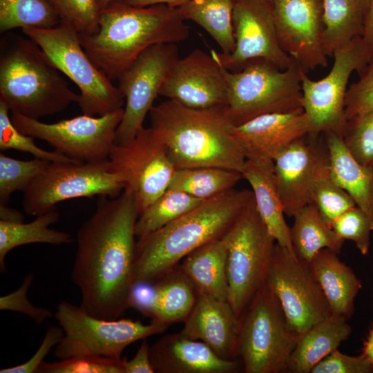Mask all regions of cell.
Wrapping results in <instances>:
<instances>
[{"mask_svg": "<svg viewBox=\"0 0 373 373\" xmlns=\"http://www.w3.org/2000/svg\"><path fill=\"white\" fill-rule=\"evenodd\" d=\"M140 212L133 193L99 196L95 212L77 233L71 278L80 306L90 314L115 320L129 308Z\"/></svg>", "mask_w": 373, "mask_h": 373, "instance_id": "cell-1", "label": "cell"}, {"mask_svg": "<svg viewBox=\"0 0 373 373\" xmlns=\"http://www.w3.org/2000/svg\"><path fill=\"white\" fill-rule=\"evenodd\" d=\"M189 35L177 8L140 7L115 0L102 9L96 32L79 36L93 62L113 80L151 46L178 44Z\"/></svg>", "mask_w": 373, "mask_h": 373, "instance_id": "cell-2", "label": "cell"}, {"mask_svg": "<svg viewBox=\"0 0 373 373\" xmlns=\"http://www.w3.org/2000/svg\"><path fill=\"white\" fill-rule=\"evenodd\" d=\"M151 128L176 169L218 167L242 172L245 156L231 134L227 106L195 109L168 99L153 106Z\"/></svg>", "mask_w": 373, "mask_h": 373, "instance_id": "cell-3", "label": "cell"}, {"mask_svg": "<svg viewBox=\"0 0 373 373\" xmlns=\"http://www.w3.org/2000/svg\"><path fill=\"white\" fill-rule=\"evenodd\" d=\"M253 196L233 188L137 239L133 283H155L190 253L221 238Z\"/></svg>", "mask_w": 373, "mask_h": 373, "instance_id": "cell-4", "label": "cell"}, {"mask_svg": "<svg viewBox=\"0 0 373 373\" xmlns=\"http://www.w3.org/2000/svg\"><path fill=\"white\" fill-rule=\"evenodd\" d=\"M1 41L0 102L10 111L39 119L78 102L79 94L32 40L16 37Z\"/></svg>", "mask_w": 373, "mask_h": 373, "instance_id": "cell-5", "label": "cell"}, {"mask_svg": "<svg viewBox=\"0 0 373 373\" xmlns=\"http://www.w3.org/2000/svg\"><path fill=\"white\" fill-rule=\"evenodd\" d=\"M303 70L295 60L288 68L280 70L263 59L250 60L238 71L224 68L227 108L234 126L266 114L303 111Z\"/></svg>", "mask_w": 373, "mask_h": 373, "instance_id": "cell-6", "label": "cell"}, {"mask_svg": "<svg viewBox=\"0 0 373 373\" xmlns=\"http://www.w3.org/2000/svg\"><path fill=\"white\" fill-rule=\"evenodd\" d=\"M22 32L77 86V104L83 114L103 115L122 108L124 97L119 88L93 62L74 29L60 23L50 28H23Z\"/></svg>", "mask_w": 373, "mask_h": 373, "instance_id": "cell-7", "label": "cell"}, {"mask_svg": "<svg viewBox=\"0 0 373 373\" xmlns=\"http://www.w3.org/2000/svg\"><path fill=\"white\" fill-rule=\"evenodd\" d=\"M222 239L227 251L228 302L240 318L266 283L276 244L259 215L254 196Z\"/></svg>", "mask_w": 373, "mask_h": 373, "instance_id": "cell-8", "label": "cell"}, {"mask_svg": "<svg viewBox=\"0 0 373 373\" xmlns=\"http://www.w3.org/2000/svg\"><path fill=\"white\" fill-rule=\"evenodd\" d=\"M239 319L236 357L241 358L244 372L287 371L300 335L289 327L280 302L266 284Z\"/></svg>", "mask_w": 373, "mask_h": 373, "instance_id": "cell-9", "label": "cell"}, {"mask_svg": "<svg viewBox=\"0 0 373 373\" xmlns=\"http://www.w3.org/2000/svg\"><path fill=\"white\" fill-rule=\"evenodd\" d=\"M55 316L64 331L55 350V356L59 360L84 356L121 358L129 345L169 327L154 321L145 325L127 318H99L66 300L57 305Z\"/></svg>", "mask_w": 373, "mask_h": 373, "instance_id": "cell-10", "label": "cell"}, {"mask_svg": "<svg viewBox=\"0 0 373 373\" xmlns=\"http://www.w3.org/2000/svg\"><path fill=\"white\" fill-rule=\"evenodd\" d=\"M123 178L109 159L102 162H50L23 191V208L39 216L70 199L117 197L124 189Z\"/></svg>", "mask_w": 373, "mask_h": 373, "instance_id": "cell-11", "label": "cell"}, {"mask_svg": "<svg viewBox=\"0 0 373 373\" xmlns=\"http://www.w3.org/2000/svg\"><path fill=\"white\" fill-rule=\"evenodd\" d=\"M334 64L323 79L314 81L301 73L302 107L309 125V135L332 132L343 137L346 123L345 98L352 73H358L373 57V50L362 36H357L334 52Z\"/></svg>", "mask_w": 373, "mask_h": 373, "instance_id": "cell-12", "label": "cell"}, {"mask_svg": "<svg viewBox=\"0 0 373 373\" xmlns=\"http://www.w3.org/2000/svg\"><path fill=\"white\" fill-rule=\"evenodd\" d=\"M124 108L98 117L81 115L55 123H45L11 111L14 125L23 133L46 141L55 151L85 162L108 160L115 142Z\"/></svg>", "mask_w": 373, "mask_h": 373, "instance_id": "cell-13", "label": "cell"}, {"mask_svg": "<svg viewBox=\"0 0 373 373\" xmlns=\"http://www.w3.org/2000/svg\"><path fill=\"white\" fill-rule=\"evenodd\" d=\"M265 284L280 302L289 327L299 335L333 315L308 265L277 242Z\"/></svg>", "mask_w": 373, "mask_h": 373, "instance_id": "cell-14", "label": "cell"}, {"mask_svg": "<svg viewBox=\"0 0 373 373\" xmlns=\"http://www.w3.org/2000/svg\"><path fill=\"white\" fill-rule=\"evenodd\" d=\"M108 159L123 178L124 189L133 193L140 213L168 189L176 171L166 146L151 127L126 142H115Z\"/></svg>", "mask_w": 373, "mask_h": 373, "instance_id": "cell-15", "label": "cell"}, {"mask_svg": "<svg viewBox=\"0 0 373 373\" xmlns=\"http://www.w3.org/2000/svg\"><path fill=\"white\" fill-rule=\"evenodd\" d=\"M178 58L176 44H155L142 52L118 77L117 86L126 104L115 143L131 140L144 128L146 115Z\"/></svg>", "mask_w": 373, "mask_h": 373, "instance_id": "cell-16", "label": "cell"}, {"mask_svg": "<svg viewBox=\"0 0 373 373\" xmlns=\"http://www.w3.org/2000/svg\"><path fill=\"white\" fill-rule=\"evenodd\" d=\"M233 24V52L226 55L212 49L210 52L224 68L236 72L250 60L263 59L285 70L294 62L280 45L271 1L236 0Z\"/></svg>", "mask_w": 373, "mask_h": 373, "instance_id": "cell-17", "label": "cell"}, {"mask_svg": "<svg viewBox=\"0 0 373 373\" xmlns=\"http://www.w3.org/2000/svg\"><path fill=\"white\" fill-rule=\"evenodd\" d=\"M282 49L307 73L327 66L322 0H271Z\"/></svg>", "mask_w": 373, "mask_h": 373, "instance_id": "cell-18", "label": "cell"}, {"mask_svg": "<svg viewBox=\"0 0 373 373\" xmlns=\"http://www.w3.org/2000/svg\"><path fill=\"white\" fill-rule=\"evenodd\" d=\"M275 178L285 214L291 217L312 202L314 184L329 169L324 134L306 135L288 145L274 160Z\"/></svg>", "mask_w": 373, "mask_h": 373, "instance_id": "cell-19", "label": "cell"}, {"mask_svg": "<svg viewBox=\"0 0 373 373\" xmlns=\"http://www.w3.org/2000/svg\"><path fill=\"white\" fill-rule=\"evenodd\" d=\"M160 95L191 108L227 106L224 68L211 54L195 48L175 61Z\"/></svg>", "mask_w": 373, "mask_h": 373, "instance_id": "cell-20", "label": "cell"}, {"mask_svg": "<svg viewBox=\"0 0 373 373\" xmlns=\"http://www.w3.org/2000/svg\"><path fill=\"white\" fill-rule=\"evenodd\" d=\"M309 133V119L303 110L260 115L231 128L246 160H274L288 145Z\"/></svg>", "mask_w": 373, "mask_h": 373, "instance_id": "cell-21", "label": "cell"}, {"mask_svg": "<svg viewBox=\"0 0 373 373\" xmlns=\"http://www.w3.org/2000/svg\"><path fill=\"white\" fill-rule=\"evenodd\" d=\"M155 373H234L240 364L218 356L207 345L181 332L166 334L150 346Z\"/></svg>", "mask_w": 373, "mask_h": 373, "instance_id": "cell-22", "label": "cell"}, {"mask_svg": "<svg viewBox=\"0 0 373 373\" xmlns=\"http://www.w3.org/2000/svg\"><path fill=\"white\" fill-rule=\"evenodd\" d=\"M239 326L240 319L228 301L198 295L180 332L202 341L220 358L233 360L236 358Z\"/></svg>", "mask_w": 373, "mask_h": 373, "instance_id": "cell-23", "label": "cell"}, {"mask_svg": "<svg viewBox=\"0 0 373 373\" xmlns=\"http://www.w3.org/2000/svg\"><path fill=\"white\" fill-rule=\"evenodd\" d=\"M241 174L251 186L257 210L269 233L278 244L295 255L290 238V227L285 220V212L277 187L273 160L247 159Z\"/></svg>", "mask_w": 373, "mask_h": 373, "instance_id": "cell-24", "label": "cell"}, {"mask_svg": "<svg viewBox=\"0 0 373 373\" xmlns=\"http://www.w3.org/2000/svg\"><path fill=\"white\" fill-rule=\"evenodd\" d=\"M329 249L318 251L307 264L321 287L332 314L349 319L354 311V299L362 287L353 270Z\"/></svg>", "mask_w": 373, "mask_h": 373, "instance_id": "cell-25", "label": "cell"}, {"mask_svg": "<svg viewBox=\"0 0 373 373\" xmlns=\"http://www.w3.org/2000/svg\"><path fill=\"white\" fill-rule=\"evenodd\" d=\"M323 134L329 154L330 177L347 192L357 207L373 218V166L358 163L341 135L332 132Z\"/></svg>", "mask_w": 373, "mask_h": 373, "instance_id": "cell-26", "label": "cell"}, {"mask_svg": "<svg viewBox=\"0 0 373 373\" xmlns=\"http://www.w3.org/2000/svg\"><path fill=\"white\" fill-rule=\"evenodd\" d=\"M179 265L198 295L228 301L227 251L222 238L194 250Z\"/></svg>", "mask_w": 373, "mask_h": 373, "instance_id": "cell-27", "label": "cell"}, {"mask_svg": "<svg viewBox=\"0 0 373 373\" xmlns=\"http://www.w3.org/2000/svg\"><path fill=\"white\" fill-rule=\"evenodd\" d=\"M347 319L338 315L312 326L300 335L288 364V372L309 373L325 356L336 350L352 332Z\"/></svg>", "mask_w": 373, "mask_h": 373, "instance_id": "cell-28", "label": "cell"}, {"mask_svg": "<svg viewBox=\"0 0 373 373\" xmlns=\"http://www.w3.org/2000/svg\"><path fill=\"white\" fill-rule=\"evenodd\" d=\"M290 238L296 257L308 264L321 249L341 252L345 240L322 219L316 206L311 202L294 216Z\"/></svg>", "mask_w": 373, "mask_h": 373, "instance_id": "cell-29", "label": "cell"}, {"mask_svg": "<svg viewBox=\"0 0 373 373\" xmlns=\"http://www.w3.org/2000/svg\"><path fill=\"white\" fill-rule=\"evenodd\" d=\"M325 30L323 41L326 54L362 36L369 0H322Z\"/></svg>", "mask_w": 373, "mask_h": 373, "instance_id": "cell-30", "label": "cell"}, {"mask_svg": "<svg viewBox=\"0 0 373 373\" xmlns=\"http://www.w3.org/2000/svg\"><path fill=\"white\" fill-rule=\"evenodd\" d=\"M155 283L157 294L151 321L168 326L184 322L195 304L198 293L180 265Z\"/></svg>", "mask_w": 373, "mask_h": 373, "instance_id": "cell-31", "label": "cell"}, {"mask_svg": "<svg viewBox=\"0 0 373 373\" xmlns=\"http://www.w3.org/2000/svg\"><path fill=\"white\" fill-rule=\"evenodd\" d=\"M59 218L56 207L36 216L28 223L8 222L0 220V270L6 271L5 258L12 249L32 243L62 245L72 242L68 233L50 229Z\"/></svg>", "mask_w": 373, "mask_h": 373, "instance_id": "cell-32", "label": "cell"}, {"mask_svg": "<svg viewBox=\"0 0 373 373\" xmlns=\"http://www.w3.org/2000/svg\"><path fill=\"white\" fill-rule=\"evenodd\" d=\"M234 0H190L177 8L181 17L203 28L226 55L236 46L233 10Z\"/></svg>", "mask_w": 373, "mask_h": 373, "instance_id": "cell-33", "label": "cell"}, {"mask_svg": "<svg viewBox=\"0 0 373 373\" xmlns=\"http://www.w3.org/2000/svg\"><path fill=\"white\" fill-rule=\"evenodd\" d=\"M242 178L240 172L218 167L176 169L168 189L208 200L233 189Z\"/></svg>", "mask_w": 373, "mask_h": 373, "instance_id": "cell-34", "label": "cell"}, {"mask_svg": "<svg viewBox=\"0 0 373 373\" xmlns=\"http://www.w3.org/2000/svg\"><path fill=\"white\" fill-rule=\"evenodd\" d=\"M204 201L184 192L168 189L139 214L135 227L136 238L160 229Z\"/></svg>", "mask_w": 373, "mask_h": 373, "instance_id": "cell-35", "label": "cell"}, {"mask_svg": "<svg viewBox=\"0 0 373 373\" xmlns=\"http://www.w3.org/2000/svg\"><path fill=\"white\" fill-rule=\"evenodd\" d=\"M61 23L48 0H0V32L15 28H50Z\"/></svg>", "mask_w": 373, "mask_h": 373, "instance_id": "cell-36", "label": "cell"}, {"mask_svg": "<svg viewBox=\"0 0 373 373\" xmlns=\"http://www.w3.org/2000/svg\"><path fill=\"white\" fill-rule=\"evenodd\" d=\"M49 163L48 161L37 158L17 160L1 153L0 204H8L14 192H23Z\"/></svg>", "mask_w": 373, "mask_h": 373, "instance_id": "cell-37", "label": "cell"}, {"mask_svg": "<svg viewBox=\"0 0 373 373\" xmlns=\"http://www.w3.org/2000/svg\"><path fill=\"white\" fill-rule=\"evenodd\" d=\"M311 200L323 221L331 227L339 216L356 206L347 192L332 179L329 168L323 171L316 181Z\"/></svg>", "mask_w": 373, "mask_h": 373, "instance_id": "cell-38", "label": "cell"}, {"mask_svg": "<svg viewBox=\"0 0 373 373\" xmlns=\"http://www.w3.org/2000/svg\"><path fill=\"white\" fill-rule=\"evenodd\" d=\"M10 110L0 102V149L18 150L32 155L35 158L50 162H81L70 159L56 151H48L36 145L34 137L21 132L13 124L9 115Z\"/></svg>", "mask_w": 373, "mask_h": 373, "instance_id": "cell-39", "label": "cell"}, {"mask_svg": "<svg viewBox=\"0 0 373 373\" xmlns=\"http://www.w3.org/2000/svg\"><path fill=\"white\" fill-rule=\"evenodd\" d=\"M61 23L74 29L79 35H93L98 30L100 12L99 0H48Z\"/></svg>", "mask_w": 373, "mask_h": 373, "instance_id": "cell-40", "label": "cell"}, {"mask_svg": "<svg viewBox=\"0 0 373 373\" xmlns=\"http://www.w3.org/2000/svg\"><path fill=\"white\" fill-rule=\"evenodd\" d=\"M342 137L346 148L358 163L373 166V111L347 120Z\"/></svg>", "mask_w": 373, "mask_h": 373, "instance_id": "cell-41", "label": "cell"}, {"mask_svg": "<svg viewBox=\"0 0 373 373\" xmlns=\"http://www.w3.org/2000/svg\"><path fill=\"white\" fill-rule=\"evenodd\" d=\"M37 373H124V358L98 356H75L43 362Z\"/></svg>", "mask_w": 373, "mask_h": 373, "instance_id": "cell-42", "label": "cell"}, {"mask_svg": "<svg viewBox=\"0 0 373 373\" xmlns=\"http://www.w3.org/2000/svg\"><path fill=\"white\" fill-rule=\"evenodd\" d=\"M332 228L340 238L353 241L362 255L368 253L373 218L363 209L356 206L347 210L334 221Z\"/></svg>", "mask_w": 373, "mask_h": 373, "instance_id": "cell-43", "label": "cell"}, {"mask_svg": "<svg viewBox=\"0 0 373 373\" xmlns=\"http://www.w3.org/2000/svg\"><path fill=\"white\" fill-rule=\"evenodd\" d=\"M358 82L347 88L345 98V117L350 118L373 111V57L358 73Z\"/></svg>", "mask_w": 373, "mask_h": 373, "instance_id": "cell-44", "label": "cell"}, {"mask_svg": "<svg viewBox=\"0 0 373 373\" xmlns=\"http://www.w3.org/2000/svg\"><path fill=\"white\" fill-rule=\"evenodd\" d=\"M33 280V276L30 274L17 290L0 298V309L10 310L22 313L31 318L37 325L42 324L52 316V312L46 308L35 307L27 296L29 287Z\"/></svg>", "mask_w": 373, "mask_h": 373, "instance_id": "cell-45", "label": "cell"}, {"mask_svg": "<svg viewBox=\"0 0 373 373\" xmlns=\"http://www.w3.org/2000/svg\"><path fill=\"white\" fill-rule=\"evenodd\" d=\"M311 373H373V364L363 353L352 356L336 349L319 361Z\"/></svg>", "mask_w": 373, "mask_h": 373, "instance_id": "cell-46", "label": "cell"}, {"mask_svg": "<svg viewBox=\"0 0 373 373\" xmlns=\"http://www.w3.org/2000/svg\"><path fill=\"white\" fill-rule=\"evenodd\" d=\"M64 336V331L60 326L49 327L44 339L35 354L26 362L14 367L1 369V373H33L44 362L50 350L56 346Z\"/></svg>", "mask_w": 373, "mask_h": 373, "instance_id": "cell-47", "label": "cell"}, {"mask_svg": "<svg viewBox=\"0 0 373 373\" xmlns=\"http://www.w3.org/2000/svg\"><path fill=\"white\" fill-rule=\"evenodd\" d=\"M157 294L155 283H134L128 298L129 308H134L143 316L152 318L156 305Z\"/></svg>", "mask_w": 373, "mask_h": 373, "instance_id": "cell-48", "label": "cell"}, {"mask_svg": "<svg viewBox=\"0 0 373 373\" xmlns=\"http://www.w3.org/2000/svg\"><path fill=\"white\" fill-rule=\"evenodd\" d=\"M124 373H155L150 359V346L146 338L131 359L124 358Z\"/></svg>", "mask_w": 373, "mask_h": 373, "instance_id": "cell-49", "label": "cell"}, {"mask_svg": "<svg viewBox=\"0 0 373 373\" xmlns=\"http://www.w3.org/2000/svg\"><path fill=\"white\" fill-rule=\"evenodd\" d=\"M362 37L373 50V0H369Z\"/></svg>", "mask_w": 373, "mask_h": 373, "instance_id": "cell-50", "label": "cell"}, {"mask_svg": "<svg viewBox=\"0 0 373 373\" xmlns=\"http://www.w3.org/2000/svg\"><path fill=\"white\" fill-rule=\"evenodd\" d=\"M130 5L146 7L157 4H165L171 7L178 8L190 0H124Z\"/></svg>", "mask_w": 373, "mask_h": 373, "instance_id": "cell-51", "label": "cell"}, {"mask_svg": "<svg viewBox=\"0 0 373 373\" xmlns=\"http://www.w3.org/2000/svg\"><path fill=\"white\" fill-rule=\"evenodd\" d=\"M23 215L19 211L0 204V220L8 222H23Z\"/></svg>", "mask_w": 373, "mask_h": 373, "instance_id": "cell-52", "label": "cell"}, {"mask_svg": "<svg viewBox=\"0 0 373 373\" xmlns=\"http://www.w3.org/2000/svg\"><path fill=\"white\" fill-rule=\"evenodd\" d=\"M363 354L373 364V328L370 332L368 338L364 343Z\"/></svg>", "mask_w": 373, "mask_h": 373, "instance_id": "cell-53", "label": "cell"}, {"mask_svg": "<svg viewBox=\"0 0 373 373\" xmlns=\"http://www.w3.org/2000/svg\"><path fill=\"white\" fill-rule=\"evenodd\" d=\"M115 0H99L101 8L103 9L104 8L106 7L108 5H109L111 3L113 2Z\"/></svg>", "mask_w": 373, "mask_h": 373, "instance_id": "cell-54", "label": "cell"}, {"mask_svg": "<svg viewBox=\"0 0 373 373\" xmlns=\"http://www.w3.org/2000/svg\"><path fill=\"white\" fill-rule=\"evenodd\" d=\"M234 1H236V0H234ZM265 1H271V0H265Z\"/></svg>", "mask_w": 373, "mask_h": 373, "instance_id": "cell-55", "label": "cell"}]
</instances>
